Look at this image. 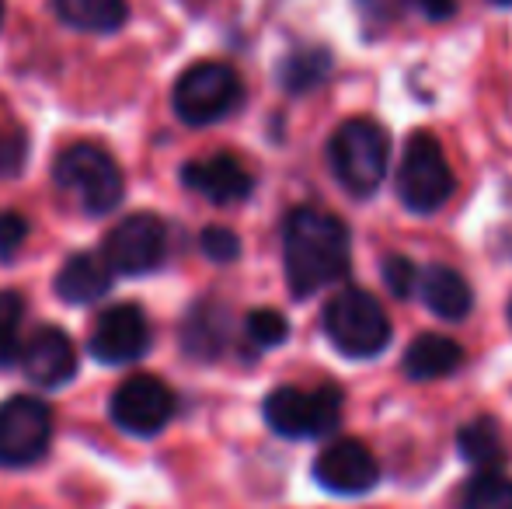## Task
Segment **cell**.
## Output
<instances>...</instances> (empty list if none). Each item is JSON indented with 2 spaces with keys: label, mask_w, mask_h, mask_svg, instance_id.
Instances as JSON below:
<instances>
[{
  "label": "cell",
  "mask_w": 512,
  "mask_h": 509,
  "mask_svg": "<svg viewBox=\"0 0 512 509\" xmlns=\"http://www.w3.org/2000/svg\"><path fill=\"white\" fill-rule=\"evenodd\" d=\"M314 482L335 496H363L380 482V464L366 443L335 440L317 454Z\"/></svg>",
  "instance_id": "12"
},
{
  "label": "cell",
  "mask_w": 512,
  "mask_h": 509,
  "mask_svg": "<svg viewBox=\"0 0 512 509\" xmlns=\"http://www.w3.org/2000/svg\"><path fill=\"white\" fill-rule=\"evenodd\" d=\"M53 178L63 192L77 199L88 217H105L126 196L122 168L115 157L102 150L98 143H70L53 164Z\"/></svg>",
  "instance_id": "3"
},
{
  "label": "cell",
  "mask_w": 512,
  "mask_h": 509,
  "mask_svg": "<svg viewBox=\"0 0 512 509\" xmlns=\"http://www.w3.org/2000/svg\"><path fill=\"white\" fill-rule=\"evenodd\" d=\"M53 443V408L35 394H14L0 405V468L35 464Z\"/></svg>",
  "instance_id": "8"
},
{
  "label": "cell",
  "mask_w": 512,
  "mask_h": 509,
  "mask_svg": "<svg viewBox=\"0 0 512 509\" xmlns=\"http://www.w3.org/2000/svg\"><path fill=\"white\" fill-rule=\"evenodd\" d=\"M328 164L349 196H373L391 164V136L373 119H349L331 133Z\"/></svg>",
  "instance_id": "2"
},
{
  "label": "cell",
  "mask_w": 512,
  "mask_h": 509,
  "mask_svg": "<svg viewBox=\"0 0 512 509\" xmlns=\"http://www.w3.org/2000/svg\"><path fill=\"white\" fill-rule=\"evenodd\" d=\"M422 300L436 318L443 321H464L474 307L471 283L450 265H429L422 272Z\"/></svg>",
  "instance_id": "17"
},
{
  "label": "cell",
  "mask_w": 512,
  "mask_h": 509,
  "mask_svg": "<svg viewBox=\"0 0 512 509\" xmlns=\"http://www.w3.org/2000/svg\"><path fill=\"white\" fill-rule=\"evenodd\" d=\"M331 74V56L328 49H297L283 60L279 67V84L290 95H304V91L317 88L324 77Z\"/></svg>",
  "instance_id": "21"
},
{
  "label": "cell",
  "mask_w": 512,
  "mask_h": 509,
  "mask_svg": "<svg viewBox=\"0 0 512 509\" xmlns=\"http://www.w3.org/2000/svg\"><path fill=\"white\" fill-rule=\"evenodd\" d=\"M464 363V346L446 335L425 332L418 339H411L405 353V374L411 381H439V377H450L453 370H460Z\"/></svg>",
  "instance_id": "18"
},
{
  "label": "cell",
  "mask_w": 512,
  "mask_h": 509,
  "mask_svg": "<svg viewBox=\"0 0 512 509\" xmlns=\"http://www.w3.org/2000/svg\"><path fill=\"white\" fill-rule=\"evenodd\" d=\"M182 185L216 206L244 203L255 192V178H251V171L234 154H213L189 161L182 168Z\"/></svg>",
  "instance_id": "13"
},
{
  "label": "cell",
  "mask_w": 512,
  "mask_h": 509,
  "mask_svg": "<svg viewBox=\"0 0 512 509\" xmlns=\"http://www.w3.org/2000/svg\"><path fill=\"white\" fill-rule=\"evenodd\" d=\"M53 11L77 32H119L129 18L126 0H53Z\"/></svg>",
  "instance_id": "19"
},
{
  "label": "cell",
  "mask_w": 512,
  "mask_h": 509,
  "mask_svg": "<svg viewBox=\"0 0 512 509\" xmlns=\"http://www.w3.org/2000/svg\"><path fill=\"white\" fill-rule=\"evenodd\" d=\"M415 4L429 21H446L457 14V0H415Z\"/></svg>",
  "instance_id": "29"
},
{
  "label": "cell",
  "mask_w": 512,
  "mask_h": 509,
  "mask_svg": "<svg viewBox=\"0 0 512 509\" xmlns=\"http://www.w3.org/2000/svg\"><path fill=\"white\" fill-rule=\"evenodd\" d=\"M457 447H460V454L481 471H495L509 457L506 440H502V429L492 415H478V419L467 422L457 436Z\"/></svg>",
  "instance_id": "20"
},
{
  "label": "cell",
  "mask_w": 512,
  "mask_h": 509,
  "mask_svg": "<svg viewBox=\"0 0 512 509\" xmlns=\"http://www.w3.org/2000/svg\"><path fill=\"white\" fill-rule=\"evenodd\" d=\"M244 332H248L251 346L276 349L279 342H286V335H290V325H286L283 314L272 311V307H258V311H251L248 321H244Z\"/></svg>",
  "instance_id": "24"
},
{
  "label": "cell",
  "mask_w": 512,
  "mask_h": 509,
  "mask_svg": "<svg viewBox=\"0 0 512 509\" xmlns=\"http://www.w3.org/2000/svg\"><path fill=\"white\" fill-rule=\"evenodd\" d=\"M349 227L317 206H297L283 220V269L293 297L307 300L349 272Z\"/></svg>",
  "instance_id": "1"
},
{
  "label": "cell",
  "mask_w": 512,
  "mask_h": 509,
  "mask_svg": "<svg viewBox=\"0 0 512 509\" xmlns=\"http://www.w3.org/2000/svg\"><path fill=\"white\" fill-rule=\"evenodd\" d=\"M324 335L349 360L380 356L391 342V321L380 300L366 290H338L324 304Z\"/></svg>",
  "instance_id": "4"
},
{
  "label": "cell",
  "mask_w": 512,
  "mask_h": 509,
  "mask_svg": "<svg viewBox=\"0 0 512 509\" xmlns=\"http://www.w3.org/2000/svg\"><path fill=\"white\" fill-rule=\"evenodd\" d=\"M21 318H25V300L14 290H0V370L21 363Z\"/></svg>",
  "instance_id": "22"
},
{
  "label": "cell",
  "mask_w": 512,
  "mask_h": 509,
  "mask_svg": "<svg viewBox=\"0 0 512 509\" xmlns=\"http://www.w3.org/2000/svg\"><path fill=\"white\" fill-rule=\"evenodd\" d=\"M272 433L286 440H314L342 422V391L335 384L317 387H276L262 405Z\"/></svg>",
  "instance_id": "6"
},
{
  "label": "cell",
  "mask_w": 512,
  "mask_h": 509,
  "mask_svg": "<svg viewBox=\"0 0 512 509\" xmlns=\"http://www.w3.org/2000/svg\"><path fill=\"white\" fill-rule=\"evenodd\" d=\"M457 189V178L443 147L432 133L418 129L408 136L398 164V199L411 213H436Z\"/></svg>",
  "instance_id": "7"
},
{
  "label": "cell",
  "mask_w": 512,
  "mask_h": 509,
  "mask_svg": "<svg viewBox=\"0 0 512 509\" xmlns=\"http://www.w3.org/2000/svg\"><path fill=\"white\" fill-rule=\"evenodd\" d=\"M492 4H499V7H509V4H512V0H492Z\"/></svg>",
  "instance_id": "30"
},
{
  "label": "cell",
  "mask_w": 512,
  "mask_h": 509,
  "mask_svg": "<svg viewBox=\"0 0 512 509\" xmlns=\"http://www.w3.org/2000/svg\"><path fill=\"white\" fill-rule=\"evenodd\" d=\"M464 509H512V482L499 471H481L467 485Z\"/></svg>",
  "instance_id": "23"
},
{
  "label": "cell",
  "mask_w": 512,
  "mask_h": 509,
  "mask_svg": "<svg viewBox=\"0 0 512 509\" xmlns=\"http://www.w3.org/2000/svg\"><path fill=\"white\" fill-rule=\"evenodd\" d=\"M244 84L237 77L234 67L220 60H203L192 63L182 77L175 81L171 91V105H175V116L185 126H213L220 119H227L230 112L241 105Z\"/></svg>",
  "instance_id": "5"
},
{
  "label": "cell",
  "mask_w": 512,
  "mask_h": 509,
  "mask_svg": "<svg viewBox=\"0 0 512 509\" xmlns=\"http://www.w3.org/2000/svg\"><path fill=\"white\" fill-rule=\"evenodd\" d=\"M0 21H4V0H0Z\"/></svg>",
  "instance_id": "31"
},
{
  "label": "cell",
  "mask_w": 512,
  "mask_h": 509,
  "mask_svg": "<svg viewBox=\"0 0 512 509\" xmlns=\"http://www.w3.org/2000/svg\"><path fill=\"white\" fill-rule=\"evenodd\" d=\"M199 248L209 262H220V265H230L241 258V238L227 227H206L203 238H199Z\"/></svg>",
  "instance_id": "25"
},
{
  "label": "cell",
  "mask_w": 512,
  "mask_h": 509,
  "mask_svg": "<svg viewBox=\"0 0 512 509\" xmlns=\"http://www.w3.org/2000/svg\"><path fill=\"white\" fill-rule=\"evenodd\" d=\"M102 255L119 276H147V272L164 265V255H168V227L154 213H133V217L119 220L112 227V234L105 238Z\"/></svg>",
  "instance_id": "9"
},
{
  "label": "cell",
  "mask_w": 512,
  "mask_h": 509,
  "mask_svg": "<svg viewBox=\"0 0 512 509\" xmlns=\"http://www.w3.org/2000/svg\"><path fill=\"white\" fill-rule=\"evenodd\" d=\"M509 325H512V300H509Z\"/></svg>",
  "instance_id": "32"
},
{
  "label": "cell",
  "mask_w": 512,
  "mask_h": 509,
  "mask_svg": "<svg viewBox=\"0 0 512 509\" xmlns=\"http://www.w3.org/2000/svg\"><path fill=\"white\" fill-rule=\"evenodd\" d=\"M230 318L227 307L216 300H199L182 321V349L196 360H216L227 349Z\"/></svg>",
  "instance_id": "16"
},
{
  "label": "cell",
  "mask_w": 512,
  "mask_h": 509,
  "mask_svg": "<svg viewBox=\"0 0 512 509\" xmlns=\"http://www.w3.org/2000/svg\"><path fill=\"white\" fill-rule=\"evenodd\" d=\"M384 283H387V290L394 293V297H401L405 300L411 290H415V283H418V272H415V265H411V258L405 255H387L384 258Z\"/></svg>",
  "instance_id": "26"
},
{
  "label": "cell",
  "mask_w": 512,
  "mask_h": 509,
  "mask_svg": "<svg viewBox=\"0 0 512 509\" xmlns=\"http://www.w3.org/2000/svg\"><path fill=\"white\" fill-rule=\"evenodd\" d=\"M28 238V220L21 213L0 210V262H11Z\"/></svg>",
  "instance_id": "27"
},
{
  "label": "cell",
  "mask_w": 512,
  "mask_h": 509,
  "mask_svg": "<svg viewBox=\"0 0 512 509\" xmlns=\"http://www.w3.org/2000/svg\"><path fill=\"white\" fill-rule=\"evenodd\" d=\"M112 276L115 269L105 262V255L95 252H77L56 272V297L67 300V304L81 307V304H95L112 290Z\"/></svg>",
  "instance_id": "15"
},
{
  "label": "cell",
  "mask_w": 512,
  "mask_h": 509,
  "mask_svg": "<svg viewBox=\"0 0 512 509\" xmlns=\"http://www.w3.org/2000/svg\"><path fill=\"white\" fill-rule=\"evenodd\" d=\"M21 370L32 384L39 387H63L74 381L77 374V349L70 342V335L63 328L42 325L35 328L25 339V349H21Z\"/></svg>",
  "instance_id": "14"
},
{
  "label": "cell",
  "mask_w": 512,
  "mask_h": 509,
  "mask_svg": "<svg viewBox=\"0 0 512 509\" xmlns=\"http://www.w3.org/2000/svg\"><path fill=\"white\" fill-rule=\"evenodd\" d=\"M178 412V398L164 381L147 374L126 377L112 394L108 415L122 433L133 436H157Z\"/></svg>",
  "instance_id": "10"
},
{
  "label": "cell",
  "mask_w": 512,
  "mask_h": 509,
  "mask_svg": "<svg viewBox=\"0 0 512 509\" xmlns=\"http://www.w3.org/2000/svg\"><path fill=\"white\" fill-rule=\"evenodd\" d=\"M28 161V140L25 133H4L0 136V178H14L25 171Z\"/></svg>",
  "instance_id": "28"
},
{
  "label": "cell",
  "mask_w": 512,
  "mask_h": 509,
  "mask_svg": "<svg viewBox=\"0 0 512 509\" xmlns=\"http://www.w3.org/2000/svg\"><path fill=\"white\" fill-rule=\"evenodd\" d=\"M150 342H154V332H150L143 307L115 304L95 321L88 346L91 356L105 367H129V363L143 360L150 353Z\"/></svg>",
  "instance_id": "11"
}]
</instances>
